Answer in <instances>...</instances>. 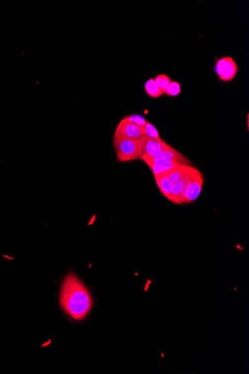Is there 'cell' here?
<instances>
[{"mask_svg": "<svg viewBox=\"0 0 249 374\" xmlns=\"http://www.w3.org/2000/svg\"><path fill=\"white\" fill-rule=\"evenodd\" d=\"M215 71L222 82H230L237 76L238 67L231 57H224L218 60Z\"/></svg>", "mask_w": 249, "mask_h": 374, "instance_id": "cell-6", "label": "cell"}, {"mask_svg": "<svg viewBox=\"0 0 249 374\" xmlns=\"http://www.w3.org/2000/svg\"><path fill=\"white\" fill-rule=\"evenodd\" d=\"M60 301L64 311L78 321L84 319L93 306L89 290L73 274H69L64 280Z\"/></svg>", "mask_w": 249, "mask_h": 374, "instance_id": "cell-1", "label": "cell"}, {"mask_svg": "<svg viewBox=\"0 0 249 374\" xmlns=\"http://www.w3.org/2000/svg\"><path fill=\"white\" fill-rule=\"evenodd\" d=\"M188 180H190V179H188ZM188 180L174 183L173 186H172L171 202L177 204V205H183V204H184V189H185L186 184H187V182Z\"/></svg>", "mask_w": 249, "mask_h": 374, "instance_id": "cell-10", "label": "cell"}, {"mask_svg": "<svg viewBox=\"0 0 249 374\" xmlns=\"http://www.w3.org/2000/svg\"><path fill=\"white\" fill-rule=\"evenodd\" d=\"M114 146L120 162L134 161L141 156L140 139L114 140Z\"/></svg>", "mask_w": 249, "mask_h": 374, "instance_id": "cell-2", "label": "cell"}, {"mask_svg": "<svg viewBox=\"0 0 249 374\" xmlns=\"http://www.w3.org/2000/svg\"><path fill=\"white\" fill-rule=\"evenodd\" d=\"M170 78L165 74H159L155 77V82L162 90L165 92L166 89H167L169 83L171 82Z\"/></svg>", "mask_w": 249, "mask_h": 374, "instance_id": "cell-15", "label": "cell"}, {"mask_svg": "<svg viewBox=\"0 0 249 374\" xmlns=\"http://www.w3.org/2000/svg\"><path fill=\"white\" fill-rule=\"evenodd\" d=\"M155 180L161 193L166 199L170 201L172 197V186H173L172 182L169 180L166 174L155 176Z\"/></svg>", "mask_w": 249, "mask_h": 374, "instance_id": "cell-9", "label": "cell"}, {"mask_svg": "<svg viewBox=\"0 0 249 374\" xmlns=\"http://www.w3.org/2000/svg\"><path fill=\"white\" fill-rule=\"evenodd\" d=\"M145 130H146V136L150 138V139H155L157 140H162V139L160 137L159 133H158L157 129L154 127L152 123L147 122L146 124L144 126Z\"/></svg>", "mask_w": 249, "mask_h": 374, "instance_id": "cell-16", "label": "cell"}, {"mask_svg": "<svg viewBox=\"0 0 249 374\" xmlns=\"http://www.w3.org/2000/svg\"><path fill=\"white\" fill-rule=\"evenodd\" d=\"M142 160L145 163H155V164H175L177 165H190L192 164L190 161L187 159L184 155L174 149L172 146L169 149L161 152L153 158L149 157H142Z\"/></svg>", "mask_w": 249, "mask_h": 374, "instance_id": "cell-3", "label": "cell"}, {"mask_svg": "<svg viewBox=\"0 0 249 374\" xmlns=\"http://www.w3.org/2000/svg\"><path fill=\"white\" fill-rule=\"evenodd\" d=\"M149 168L152 170L154 176L159 175L161 174L169 172L172 169L177 167V164H158L155 163H146Z\"/></svg>", "mask_w": 249, "mask_h": 374, "instance_id": "cell-12", "label": "cell"}, {"mask_svg": "<svg viewBox=\"0 0 249 374\" xmlns=\"http://www.w3.org/2000/svg\"><path fill=\"white\" fill-rule=\"evenodd\" d=\"M120 123H132L144 127L147 121L143 116L135 114V115H129L128 117H124Z\"/></svg>", "mask_w": 249, "mask_h": 374, "instance_id": "cell-14", "label": "cell"}, {"mask_svg": "<svg viewBox=\"0 0 249 374\" xmlns=\"http://www.w3.org/2000/svg\"><path fill=\"white\" fill-rule=\"evenodd\" d=\"M181 92V85L175 81H171L167 89L164 92V94L169 96H176L180 94Z\"/></svg>", "mask_w": 249, "mask_h": 374, "instance_id": "cell-13", "label": "cell"}, {"mask_svg": "<svg viewBox=\"0 0 249 374\" xmlns=\"http://www.w3.org/2000/svg\"><path fill=\"white\" fill-rule=\"evenodd\" d=\"M141 156L153 158L165 149L171 147L170 145L164 140H157L144 136L140 139Z\"/></svg>", "mask_w": 249, "mask_h": 374, "instance_id": "cell-5", "label": "cell"}, {"mask_svg": "<svg viewBox=\"0 0 249 374\" xmlns=\"http://www.w3.org/2000/svg\"><path fill=\"white\" fill-rule=\"evenodd\" d=\"M145 91L149 96L152 98H158L162 96L164 94V91L162 90L158 85L155 83V79H150L145 84Z\"/></svg>", "mask_w": 249, "mask_h": 374, "instance_id": "cell-11", "label": "cell"}, {"mask_svg": "<svg viewBox=\"0 0 249 374\" xmlns=\"http://www.w3.org/2000/svg\"><path fill=\"white\" fill-rule=\"evenodd\" d=\"M203 185V175L201 172L187 180L184 189V203H190L196 200L200 195Z\"/></svg>", "mask_w": 249, "mask_h": 374, "instance_id": "cell-7", "label": "cell"}, {"mask_svg": "<svg viewBox=\"0 0 249 374\" xmlns=\"http://www.w3.org/2000/svg\"><path fill=\"white\" fill-rule=\"evenodd\" d=\"M199 173L200 171L199 170L193 168L191 165H178L172 171L165 174L172 182V184H174L192 178Z\"/></svg>", "mask_w": 249, "mask_h": 374, "instance_id": "cell-8", "label": "cell"}, {"mask_svg": "<svg viewBox=\"0 0 249 374\" xmlns=\"http://www.w3.org/2000/svg\"><path fill=\"white\" fill-rule=\"evenodd\" d=\"M146 136L145 127L132 123H120L117 126L114 140L139 139Z\"/></svg>", "mask_w": 249, "mask_h": 374, "instance_id": "cell-4", "label": "cell"}]
</instances>
